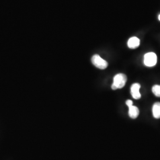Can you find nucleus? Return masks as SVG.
Instances as JSON below:
<instances>
[{
  "label": "nucleus",
  "instance_id": "nucleus-1",
  "mask_svg": "<svg viewBox=\"0 0 160 160\" xmlns=\"http://www.w3.org/2000/svg\"><path fill=\"white\" fill-rule=\"evenodd\" d=\"M127 81V77L123 74H118L114 76L113 78V83L112 85V88L115 90L123 88L126 84Z\"/></svg>",
  "mask_w": 160,
  "mask_h": 160
},
{
  "label": "nucleus",
  "instance_id": "nucleus-2",
  "mask_svg": "<svg viewBox=\"0 0 160 160\" xmlns=\"http://www.w3.org/2000/svg\"><path fill=\"white\" fill-rule=\"evenodd\" d=\"M92 62L95 67L100 69H104L108 66V62L100 57L98 55H94L92 56Z\"/></svg>",
  "mask_w": 160,
  "mask_h": 160
},
{
  "label": "nucleus",
  "instance_id": "nucleus-3",
  "mask_svg": "<svg viewBox=\"0 0 160 160\" xmlns=\"http://www.w3.org/2000/svg\"><path fill=\"white\" fill-rule=\"evenodd\" d=\"M157 55L154 52H149L144 56V64L149 67L155 66L157 63Z\"/></svg>",
  "mask_w": 160,
  "mask_h": 160
},
{
  "label": "nucleus",
  "instance_id": "nucleus-4",
  "mask_svg": "<svg viewBox=\"0 0 160 160\" xmlns=\"http://www.w3.org/2000/svg\"><path fill=\"white\" fill-rule=\"evenodd\" d=\"M140 88H141V86L138 83H135L131 86V92L133 98L137 100V99H139L141 97V94L139 92Z\"/></svg>",
  "mask_w": 160,
  "mask_h": 160
},
{
  "label": "nucleus",
  "instance_id": "nucleus-5",
  "mask_svg": "<svg viewBox=\"0 0 160 160\" xmlns=\"http://www.w3.org/2000/svg\"><path fill=\"white\" fill-rule=\"evenodd\" d=\"M140 40L137 37L131 38L128 42V46L131 49H135L139 46Z\"/></svg>",
  "mask_w": 160,
  "mask_h": 160
},
{
  "label": "nucleus",
  "instance_id": "nucleus-6",
  "mask_svg": "<svg viewBox=\"0 0 160 160\" xmlns=\"http://www.w3.org/2000/svg\"><path fill=\"white\" fill-rule=\"evenodd\" d=\"M129 108V115L130 118L132 119H136L138 116L139 113V110L136 106H133V105L130 106Z\"/></svg>",
  "mask_w": 160,
  "mask_h": 160
},
{
  "label": "nucleus",
  "instance_id": "nucleus-7",
  "mask_svg": "<svg viewBox=\"0 0 160 160\" xmlns=\"http://www.w3.org/2000/svg\"><path fill=\"white\" fill-rule=\"evenodd\" d=\"M152 113L155 118H160V103L157 102L155 103L152 107Z\"/></svg>",
  "mask_w": 160,
  "mask_h": 160
},
{
  "label": "nucleus",
  "instance_id": "nucleus-8",
  "mask_svg": "<svg viewBox=\"0 0 160 160\" xmlns=\"http://www.w3.org/2000/svg\"><path fill=\"white\" fill-rule=\"evenodd\" d=\"M152 90L155 96L157 97H160V86L159 85H155L153 86Z\"/></svg>",
  "mask_w": 160,
  "mask_h": 160
},
{
  "label": "nucleus",
  "instance_id": "nucleus-9",
  "mask_svg": "<svg viewBox=\"0 0 160 160\" xmlns=\"http://www.w3.org/2000/svg\"><path fill=\"white\" fill-rule=\"evenodd\" d=\"M126 105L129 107V106H132V105H133V102L131 100H128L126 102Z\"/></svg>",
  "mask_w": 160,
  "mask_h": 160
},
{
  "label": "nucleus",
  "instance_id": "nucleus-10",
  "mask_svg": "<svg viewBox=\"0 0 160 160\" xmlns=\"http://www.w3.org/2000/svg\"><path fill=\"white\" fill-rule=\"evenodd\" d=\"M158 20L160 21V14L158 16Z\"/></svg>",
  "mask_w": 160,
  "mask_h": 160
}]
</instances>
